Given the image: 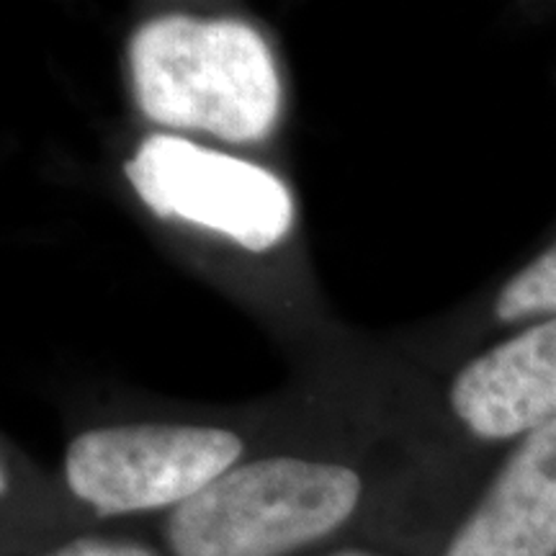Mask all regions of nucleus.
I'll return each mask as SVG.
<instances>
[{
    "instance_id": "nucleus-1",
    "label": "nucleus",
    "mask_w": 556,
    "mask_h": 556,
    "mask_svg": "<svg viewBox=\"0 0 556 556\" xmlns=\"http://www.w3.org/2000/svg\"><path fill=\"white\" fill-rule=\"evenodd\" d=\"M129 70L139 109L163 127L248 144L266 139L278 122L274 54L245 21L150 18L131 34Z\"/></svg>"
},
{
    "instance_id": "nucleus-4",
    "label": "nucleus",
    "mask_w": 556,
    "mask_h": 556,
    "mask_svg": "<svg viewBox=\"0 0 556 556\" xmlns=\"http://www.w3.org/2000/svg\"><path fill=\"white\" fill-rule=\"evenodd\" d=\"M124 173L160 219L212 229L250 253L278 245L294 225V201L281 178L184 137L150 135Z\"/></svg>"
},
{
    "instance_id": "nucleus-2",
    "label": "nucleus",
    "mask_w": 556,
    "mask_h": 556,
    "mask_svg": "<svg viewBox=\"0 0 556 556\" xmlns=\"http://www.w3.org/2000/svg\"><path fill=\"white\" fill-rule=\"evenodd\" d=\"M364 500L353 467L302 456L238 464L168 513L170 556H291L351 523Z\"/></svg>"
},
{
    "instance_id": "nucleus-5",
    "label": "nucleus",
    "mask_w": 556,
    "mask_h": 556,
    "mask_svg": "<svg viewBox=\"0 0 556 556\" xmlns=\"http://www.w3.org/2000/svg\"><path fill=\"white\" fill-rule=\"evenodd\" d=\"M451 407L482 441H507L554 422L556 317L464 366L451 387Z\"/></svg>"
},
{
    "instance_id": "nucleus-6",
    "label": "nucleus",
    "mask_w": 556,
    "mask_h": 556,
    "mask_svg": "<svg viewBox=\"0 0 556 556\" xmlns=\"http://www.w3.org/2000/svg\"><path fill=\"white\" fill-rule=\"evenodd\" d=\"M443 556H556V420L523 435Z\"/></svg>"
},
{
    "instance_id": "nucleus-8",
    "label": "nucleus",
    "mask_w": 556,
    "mask_h": 556,
    "mask_svg": "<svg viewBox=\"0 0 556 556\" xmlns=\"http://www.w3.org/2000/svg\"><path fill=\"white\" fill-rule=\"evenodd\" d=\"M45 556H160L155 548L137 544V541L124 539H103V536H83L62 544Z\"/></svg>"
},
{
    "instance_id": "nucleus-9",
    "label": "nucleus",
    "mask_w": 556,
    "mask_h": 556,
    "mask_svg": "<svg viewBox=\"0 0 556 556\" xmlns=\"http://www.w3.org/2000/svg\"><path fill=\"white\" fill-rule=\"evenodd\" d=\"M323 556H384V554L368 552V548L351 546V548H338V552H330V554H323Z\"/></svg>"
},
{
    "instance_id": "nucleus-7",
    "label": "nucleus",
    "mask_w": 556,
    "mask_h": 556,
    "mask_svg": "<svg viewBox=\"0 0 556 556\" xmlns=\"http://www.w3.org/2000/svg\"><path fill=\"white\" fill-rule=\"evenodd\" d=\"M495 315L503 323L539 315L556 317V242L505 283L495 302Z\"/></svg>"
},
{
    "instance_id": "nucleus-3",
    "label": "nucleus",
    "mask_w": 556,
    "mask_h": 556,
    "mask_svg": "<svg viewBox=\"0 0 556 556\" xmlns=\"http://www.w3.org/2000/svg\"><path fill=\"white\" fill-rule=\"evenodd\" d=\"M238 433L212 426L139 422L73 438L65 482L99 518L176 510L242 464Z\"/></svg>"
}]
</instances>
